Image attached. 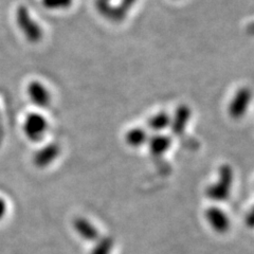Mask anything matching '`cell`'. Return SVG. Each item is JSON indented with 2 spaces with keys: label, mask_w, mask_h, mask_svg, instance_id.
<instances>
[{
  "label": "cell",
  "mask_w": 254,
  "mask_h": 254,
  "mask_svg": "<svg viewBox=\"0 0 254 254\" xmlns=\"http://www.w3.org/2000/svg\"><path fill=\"white\" fill-rule=\"evenodd\" d=\"M15 22L23 37L31 44H37L43 39L44 30L33 18L26 5L20 4L15 11Z\"/></svg>",
  "instance_id": "6da1fadb"
},
{
  "label": "cell",
  "mask_w": 254,
  "mask_h": 254,
  "mask_svg": "<svg viewBox=\"0 0 254 254\" xmlns=\"http://www.w3.org/2000/svg\"><path fill=\"white\" fill-rule=\"evenodd\" d=\"M48 128H49V123L46 117L37 111L28 114L22 124L23 133L32 142L42 141L46 136Z\"/></svg>",
  "instance_id": "7a4b0ae2"
},
{
  "label": "cell",
  "mask_w": 254,
  "mask_h": 254,
  "mask_svg": "<svg viewBox=\"0 0 254 254\" xmlns=\"http://www.w3.org/2000/svg\"><path fill=\"white\" fill-rule=\"evenodd\" d=\"M233 182V171L229 165L219 169V179L206 189V196L214 201H224L230 196Z\"/></svg>",
  "instance_id": "3957f363"
},
{
  "label": "cell",
  "mask_w": 254,
  "mask_h": 254,
  "mask_svg": "<svg viewBox=\"0 0 254 254\" xmlns=\"http://www.w3.org/2000/svg\"><path fill=\"white\" fill-rule=\"evenodd\" d=\"M28 97L33 105L38 108H47L51 104V92L47 86L38 79H33L27 86Z\"/></svg>",
  "instance_id": "277c9868"
},
{
  "label": "cell",
  "mask_w": 254,
  "mask_h": 254,
  "mask_svg": "<svg viewBox=\"0 0 254 254\" xmlns=\"http://www.w3.org/2000/svg\"><path fill=\"white\" fill-rule=\"evenodd\" d=\"M61 155V146L55 142L38 148L33 155V164L37 169H46L51 165Z\"/></svg>",
  "instance_id": "5b68a950"
},
{
  "label": "cell",
  "mask_w": 254,
  "mask_h": 254,
  "mask_svg": "<svg viewBox=\"0 0 254 254\" xmlns=\"http://www.w3.org/2000/svg\"><path fill=\"white\" fill-rule=\"evenodd\" d=\"M252 92L249 88H241L233 97L229 105V114L234 119L242 118L250 106Z\"/></svg>",
  "instance_id": "8992f818"
},
{
  "label": "cell",
  "mask_w": 254,
  "mask_h": 254,
  "mask_svg": "<svg viewBox=\"0 0 254 254\" xmlns=\"http://www.w3.org/2000/svg\"><path fill=\"white\" fill-rule=\"evenodd\" d=\"M205 218L206 221L214 231L224 234L228 232L230 229V219L227 216V214L217 206H210L205 211Z\"/></svg>",
  "instance_id": "52a82bcc"
},
{
  "label": "cell",
  "mask_w": 254,
  "mask_h": 254,
  "mask_svg": "<svg viewBox=\"0 0 254 254\" xmlns=\"http://www.w3.org/2000/svg\"><path fill=\"white\" fill-rule=\"evenodd\" d=\"M72 225L75 232L86 242H97L100 238L97 227L85 217H76Z\"/></svg>",
  "instance_id": "ba28073f"
},
{
  "label": "cell",
  "mask_w": 254,
  "mask_h": 254,
  "mask_svg": "<svg viewBox=\"0 0 254 254\" xmlns=\"http://www.w3.org/2000/svg\"><path fill=\"white\" fill-rule=\"evenodd\" d=\"M148 145L150 153L155 156H161L170 148L171 139L162 136V134L161 136L160 134H157V136L153 137L148 141Z\"/></svg>",
  "instance_id": "9c48e42d"
},
{
  "label": "cell",
  "mask_w": 254,
  "mask_h": 254,
  "mask_svg": "<svg viewBox=\"0 0 254 254\" xmlns=\"http://www.w3.org/2000/svg\"><path fill=\"white\" fill-rule=\"evenodd\" d=\"M190 115V109L188 107L182 106L179 109H177L176 115H175V118L171 122V125L173 126V130L175 132L179 133L184 130L186 125L189 122Z\"/></svg>",
  "instance_id": "30bf717a"
},
{
  "label": "cell",
  "mask_w": 254,
  "mask_h": 254,
  "mask_svg": "<svg viewBox=\"0 0 254 254\" xmlns=\"http://www.w3.org/2000/svg\"><path fill=\"white\" fill-rule=\"evenodd\" d=\"M125 140L129 146L140 147L147 141V133L144 129L137 127V128H132L126 133Z\"/></svg>",
  "instance_id": "8fae6325"
},
{
  "label": "cell",
  "mask_w": 254,
  "mask_h": 254,
  "mask_svg": "<svg viewBox=\"0 0 254 254\" xmlns=\"http://www.w3.org/2000/svg\"><path fill=\"white\" fill-rule=\"evenodd\" d=\"M115 247V241L110 236L100 237L94 247L91 249L90 254H110Z\"/></svg>",
  "instance_id": "7c38bea8"
},
{
  "label": "cell",
  "mask_w": 254,
  "mask_h": 254,
  "mask_svg": "<svg viewBox=\"0 0 254 254\" xmlns=\"http://www.w3.org/2000/svg\"><path fill=\"white\" fill-rule=\"evenodd\" d=\"M172 119L169 117L168 114L165 113H158L154 117L149 119L148 121V126L150 129L156 130V131H160L165 129L166 127H169L171 125Z\"/></svg>",
  "instance_id": "4fadbf2b"
},
{
  "label": "cell",
  "mask_w": 254,
  "mask_h": 254,
  "mask_svg": "<svg viewBox=\"0 0 254 254\" xmlns=\"http://www.w3.org/2000/svg\"><path fill=\"white\" fill-rule=\"evenodd\" d=\"M73 0H43V5L48 10L63 11L72 5Z\"/></svg>",
  "instance_id": "5bb4252c"
},
{
  "label": "cell",
  "mask_w": 254,
  "mask_h": 254,
  "mask_svg": "<svg viewBox=\"0 0 254 254\" xmlns=\"http://www.w3.org/2000/svg\"><path fill=\"white\" fill-rule=\"evenodd\" d=\"M6 211H7L6 201L3 199L2 197H0V220H1L5 216Z\"/></svg>",
  "instance_id": "9a60e30c"
},
{
  "label": "cell",
  "mask_w": 254,
  "mask_h": 254,
  "mask_svg": "<svg viewBox=\"0 0 254 254\" xmlns=\"http://www.w3.org/2000/svg\"><path fill=\"white\" fill-rule=\"evenodd\" d=\"M246 222L249 227H254V206L253 209L248 213L247 217H246Z\"/></svg>",
  "instance_id": "2e32d148"
},
{
  "label": "cell",
  "mask_w": 254,
  "mask_h": 254,
  "mask_svg": "<svg viewBox=\"0 0 254 254\" xmlns=\"http://www.w3.org/2000/svg\"><path fill=\"white\" fill-rule=\"evenodd\" d=\"M101 1H106V2H109L110 0H101Z\"/></svg>",
  "instance_id": "e0dca14e"
}]
</instances>
